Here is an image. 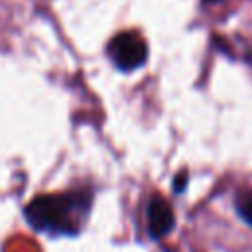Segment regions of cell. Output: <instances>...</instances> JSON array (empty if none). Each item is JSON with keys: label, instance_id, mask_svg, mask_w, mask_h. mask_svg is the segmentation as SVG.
I'll return each instance as SVG.
<instances>
[{"label": "cell", "instance_id": "277c9868", "mask_svg": "<svg viewBox=\"0 0 252 252\" xmlns=\"http://www.w3.org/2000/svg\"><path fill=\"white\" fill-rule=\"evenodd\" d=\"M234 209L240 215V219L252 226V191H240L234 201Z\"/></svg>", "mask_w": 252, "mask_h": 252}, {"label": "cell", "instance_id": "5b68a950", "mask_svg": "<svg viewBox=\"0 0 252 252\" xmlns=\"http://www.w3.org/2000/svg\"><path fill=\"white\" fill-rule=\"evenodd\" d=\"M185 181H187V177H185V175H179V177L175 179V191H183Z\"/></svg>", "mask_w": 252, "mask_h": 252}, {"label": "cell", "instance_id": "7a4b0ae2", "mask_svg": "<svg viewBox=\"0 0 252 252\" xmlns=\"http://www.w3.org/2000/svg\"><path fill=\"white\" fill-rule=\"evenodd\" d=\"M108 57L120 71H134L146 63L148 45L144 37L134 32H122L108 43Z\"/></svg>", "mask_w": 252, "mask_h": 252}, {"label": "cell", "instance_id": "8992f818", "mask_svg": "<svg viewBox=\"0 0 252 252\" xmlns=\"http://www.w3.org/2000/svg\"><path fill=\"white\" fill-rule=\"evenodd\" d=\"M205 4H217V2H220V0H203Z\"/></svg>", "mask_w": 252, "mask_h": 252}, {"label": "cell", "instance_id": "6da1fadb", "mask_svg": "<svg viewBox=\"0 0 252 252\" xmlns=\"http://www.w3.org/2000/svg\"><path fill=\"white\" fill-rule=\"evenodd\" d=\"M93 195L87 189L47 193L32 199L24 211L28 222L51 236H73L85 226L91 213Z\"/></svg>", "mask_w": 252, "mask_h": 252}, {"label": "cell", "instance_id": "3957f363", "mask_svg": "<svg viewBox=\"0 0 252 252\" xmlns=\"http://www.w3.org/2000/svg\"><path fill=\"white\" fill-rule=\"evenodd\" d=\"M146 224H148V232L154 240L163 238L171 232L173 224H175V217L171 211V205L167 203V199L159 193H154L148 201L146 207Z\"/></svg>", "mask_w": 252, "mask_h": 252}]
</instances>
